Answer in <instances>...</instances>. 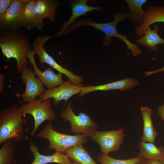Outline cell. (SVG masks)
Here are the masks:
<instances>
[{
  "label": "cell",
  "mask_w": 164,
  "mask_h": 164,
  "mask_svg": "<svg viewBox=\"0 0 164 164\" xmlns=\"http://www.w3.org/2000/svg\"><path fill=\"white\" fill-rule=\"evenodd\" d=\"M20 107L25 115L30 114L34 119V127L30 133L32 136H35L37 130L44 122L48 120L51 122L56 118V114L51 107L50 99H36L23 104Z\"/></svg>",
  "instance_id": "8992f818"
},
{
  "label": "cell",
  "mask_w": 164,
  "mask_h": 164,
  "mask_svg": "<svg viewBox=\"0 0 164 164\" xmlns=\"http://www.w3.org/2000/svg\"><path fill=\"white\" fill-rule=\"evenodd\" d=\"M0 47L8 60L12 58L16 60L18 73L21 72L23 69L27 66L26 54L30 49L27 38L13 35L5 36L0 38Z\"/></svg>",
  "instance_id": "3957f363"
},
{
  "label": "cell",
  "mask_w": 164,
  "mask_h": 164,
  "mask_svg": "<svg viewBox=\"0 0 164 164\" xmlns=\"http://www.w3.org/2000/svg\"><path fill=\"white\" fill-rule=\"evenodd\" d=\"M127 14L122 12L117 14H114L112 21L108 23H100L96 22L91 19H81L75 22L69 26L63 33L65 34L72 32L76 28L81 26L89 25L93 27L97 30L103 32L105 35L103 40V43L104 46L109 45L112 42L113 37L118 38L124 43L128 41L127 37L119 33L117 30V26L120 21L127 18Z\"/></svg>",
  "instance_id": "277c9868"
},
{
  "label": "cell",
  "mask_w": 164,
  "mask_h": 164,
  "mask_svg": "<svg viewBox=\"0 0 164 164\" xmlns=\"http://www.w3.org/2000/svg\"><path fill=\"white\" fill-rule=\"evenodd\" d=\"M129 10L127 18L138 26L143 22L145 14L142 8L143 5L147 2L146 0H126Z\"/></svg>",
  "instance_id": "44dd1931"
},
{
  "label": "cell",
  "mask_w": 164,
  "mask_h": 164,
  "mask_svg": "<svg viewBox=\"0 0 164 164\" xmlns=\"http://www.w3.org/2000/svg\"><path fill=\"white\" fill-rule=\"evenodd\" d=\"M143 160L145 164H164L163 162L156 160L144 159Z\"/></svg>",
  "instance_id": "f546056e"
},
{
  "label": "cell",
  "mask_w": 164,
  "mask_h": 164,
  "mask_svg": "<svg viewBox=\"0 0 164 164\" xmlns=\"http://www.w3.org/2000/svg\"><path fill=\"white\" fill-rule=\"evenodd\" d=\"M164 71V66L162 67L155 70L153 71H148L145 72L144 73L145 76L148 77L154 73L160 72H163Z\"/></svg>",
  "instance_id": "83f0119b"
},
{
  "label": "cell",
  "mask_w": 164,
  "mask_h": 164,
  "mask_svg": "<svg viewBox=\"0 0 164 164\" xmlns=\"http://www.w3.org/2000/svg\"><path fill=\"white\" fill-rule=\"evenodd\" d=\"M35 136L47 139L49 142V149L64 154L67 150L71 148L86 143L88 138L82 134L70 135L59 132L53 129L50 122Z\"/></svg>",
  "instance_id": "7a4b0ae2"
},
{
  "label": "cell",
  "mask_w": 164,
  "mask_h": 164,
  "mask_svg": "<svg viewBox=\"0 0 164 164\" xmlns=\"http://www.w3.org/2000/svg\"><path fill=\"white\" fill-rule=\"evenodd\" d=\"M135 164H145L143 159H141Z\"/></svg>",
  "instance_id": "4dcf8cb0"
},
{
  "label": "cell",
  "mask_w": 164,
  "mask_h": 164,
  "mask_svg": "<svg viewBox=\"0 0 164 164\" xmlns=\"http://www.w3.org/2000/svg\"><path fill=\"white\" fill-rule=\"evenodd\" d=\"M26 115L20 106L13 104L0 112V144L11 140L17 142L23 139V125L26 123Z\"/></svg>",
  "instance_id": "6da1fadb"
},
{
  "label": "cell",
  "mask_w": 164,
  "mask_h": 164,
  "mask_svg": "<svg viewBox=\"0 0 164 164\" xmlns=\"http://www.w3.org/2000/svg\"><path fill=\"white\" fill-rule=\"evenodd\" d=\"M35 53L34 50L29 49L26 54V57L33 66V70L43 85L47 89H51L60 85L63 82V74L60 73L56 74L51 67L41 71L37 67L35 60Z\"/></svg>",
  "instance_id": "7c38bea8"
},
{
  "label": "cell",
  "mask_w": 164,
  "mask_h": 164,
  "mask_svg": "<svg viewBox=\"0 0 164 164\" xmlns=\"http://www.w3.org/2000/svg\"><path fill=\"white\" fill-rule=\"evenodd\" d=\"M158 26L155 25L153 30L149 26L145 30L143 35L136 41L138 43L144 46L151 50H157V45L164 44V39L158 33Z\"/></svg>",
  "instance_id": "ffe728a7"
},
{
  "label": "cell",
  "mask_w": 164,
  "mask_h": 164,
  "mask_svg": "<svg viewBox=\"0 0 164 164\" xmlns=\"http://www.w3.org/2000/svg\"><path fill=\"white\" fill-rule=\"evenodd\" d=\"M125 135L124 129L121 128L111 131L97 130L90 138L99 145L102 153L109 154L119 151Z\"/></svg>",
  "instance_id": "ba28073f"
},
{
  "label": "cell",
  "mask_w": 164,
  "mask_h": 164,
  "mask_svg": "<svg viewBox=\"0 0 164 164\" xmlns=\"http://www.w3.org/2000/svg\"><path fill=\"white\" fill-rule=\"evenodd\" d=\"M13 1V0H0V19L3 16Z\"/></svg>",
  "instance_id": "484cf974"
},
{
  "label": "cell",
  "mask_w": 164,
  "mask_h": 164,
  "mask_svg": "<svg viewBox=\"0 0 164 164\" xmlns=\"http://www.w3.org/2000/svg\"><path fill=\"white\" fill-rule=\"evenodd\" d=\"M140 110L143 121V134L140 141L154 143L157 133L154 128L152 119V110L146 106L141 107Z\"/></svg>",
  "instance_id": "ac0fdd59"
},
{
  "label": "cell",
  "mask_w": 164,
  "mask_h": 164,
  "mask_svg": "<svg viewBox=\"0 0 164 164\" xmlns=\"http://www.w3.org/2000/svg\"><path fill=\"white\" fill-rule=\"evenodd\" d=\"M138 80L132 77H127L112 82L97 86L84 87L79 95L82 97L91 92L97 91H109L117 90L125 91L131 89L138 85Z\"/></svg>",
  "instance_id": "4fadbf2b"
},
{
  "label": "cell",
  "mask_w": 164,
  "mask_h": 164,
  "mask_svg": "<svg viewBox=\"0 0 164 164\" xmlns=\"http://www.w3.org/2000/svg\"><path fill=\"white\" fill-rule=\"evenodd\" d=\"M23 13L26 26L29 28H36L40 31L42 30L44 26L43 19L36 11V0H29L24 3Z\"/></svg>",
  "instance_id": "d6986e66"
},
{
  "label": "cell",
  "mask_w": 164,
  "mask_h": 164,
  "mask_svg": "<svg viewBox=\"0 0 164 164\" xmlns=\"http://www.w3.org/2000/svg\"><path fill=\"white\" fill-rule=\"evenodd\" d=\"M29 149L34 159L30 164H70L72 161L66 154L55 152L53 154L45 155L40 153L37 146L32 142L29 141Z\"/></svg>",
  "instance_id": "5bb4252c"
},
{
  "label": "cell",
  "mask_w": 164,
  "mask_h": 164,
  "mask_svg": "<svg viewBox=\"0 0 164 164\" xmlns=\"http://www.w3.org/2000/svg\"><path fill=\"white\" fill-rule=\"evenodd\" d=\"M49 39V36H43L38 37L33 43L34 50L38 54L40 63H46L59 72L64 74L68 78V81L74 84H79L84 80V77L74 74L69 70L58 64L46 52L43 45Z\"/></svg>",
  "instance_id": "52a82bcc"
},
{
  "label": "cell",
  "mask_w": 164,
  "mask_h": 164,
  "mask_svg": "<svg viewBox=\"0 0 164 164\" xmlns=\"http://www.w3.org/2000/svg\"><path fill=\"white\" fill-rule=\"evenodd\" d=\"M69 158L80 164H97L83 145L75 146L64 153Z\"/></svg>",
  "instance_id": "7402d4cb"
},
{
  "label": "cell",
  "mask_w": 164,
  "mask_h": 164,
  "mask_svg": "<svg viewBox=\"0 0 164 164\" xmlns=\"http://www.w3.org/2000/svg\"><path fill=\"white\" fill-rule=\"evenodd\" d=\"M24 5L21 0H13L3 16L0 19L1 25L8 29L26 26L23 13Z\"/></svg>",
  "instance_id": "8fae6325"
},
{
  "label": "cell",
  "mask_w": 164,
  "mask_h": 164,
  "mask_svg": "<svg viewBox=\"0 0 164 164\" xmlns=\"http://www.w3.org/2000/svg\"><path fill=\"white\" fill-rule=\"evenodd\" d=\"M145 11V14L143 23L135 29L136 34L141 37L143 35L146 28L152 24L159 22H164V6H149Z\"/></svg>",
  "instance_id": "2e32d148"
},
{
  "label": "cell",
  "mask_w": 164,
  "mask_h": 164,
  "mask_svg": "<svg viewBox=\"0 0 164 164\" xmlns=\"http://www.w3.org/2000/svg\"><path fill=\"white\" fill-rule=\"evenodd\" d=\"M89 1L88 0H76L71 1L70 5L72 8V12L69 20L65 23L62 29L53 36L63 35L67 27L73 24L75 20L80 16L92 11H101L103 10V8L101 6L93 7L88 5L87 3Z\"/></svg>",
  "instance_id": "9a60e30c"
},
{
  "label": "cell",
  "mask_w": 164,
  "mask_h": 164,
  "mask_svg": "<svg viewBox=\"0 0 164 164\" xmlns=\"http://www.w3.org/2000/svg\"><path fill=\"white\" fill-rule=\"evenodd\" d=\"M5 77L3 75L0 73V94H1L2 92L4 86V85Z\"/></svg>",
  "instance_id": "f1b7e54d"
},
{
  "label": "cell",
  "mask_w": 164,
  "mask_h": 164,
  "mask_svg": "<svg viewBox=\"0 0 164 164\" xmlns=\"http://www.w3.org/2000/svg\"><path fill=\"white\" fill-rule=\"evenodd\" d=\"M84 87L83 84H74L68 81L63 82L56 87L45 90L39 96V98L43 100L52 98L55 105H57L62 100H64L66 104L71 97L80 94Z\"/></svg>",
  "instance_id": "30bf717a"
},
{
  "label": "cell",
  "mask_w": 164,
  "mask_h": 164,
  "mask_svg": "<svg viewBox=\"0 0 164 164\" xmlns=\"http://www.w3.org/2000/svg\"><path fill=\"white\" fill-rule=\"evenodd\" d=\"M58 6V3L51 0H36V11L43 19L47 18L51 21H53Z\"/></svg>",
  "instance_id": "603a6c76"
},
{
  "label": "cell",
  "mask_w": 164,
  "mask_h": 164,
  "mask_svg": "<svg viewBox=\"0 0 164 164\" xmlns=\"http://www.w3.org/2000/svg\"><path fill=\"white\" fill-rule=\"evenodd\" d=\"M70 164H80L74 161H72L71 163Z\"/></svg>",
  "instance_id": "1f68e13d"
},
{
  "label": "cell",
  "mask_w": 164,
  "mask_h": 164,
  "mask_svg": "<svg viewBox=\"0 0 164 164\" xmlns=\"http://www.w3.org/2000/svg\"><path fill=\"white\" fill-rule=\"evenodd\" d=\"M57 164V163H52V164Z\"/></svg>",
  "instance_id": "836d02e7"
},
{
  "label": "cell",
  "mask_w": 164,
  "mask_h": 164,
  "mask_svg": "<svg viewBox=\"0 0 164 164\" xmlns=\"http://www.w3.org/2000/svg\"><path fill=\"white\" fill-rule=\"evenodd\" d=\"M158 114L160 119L164 121V104H162L157 109Z\"/></svg>",
  "instance_id": "4316f807"
},
{
  "label": "cell",
  "mask_w": 164,
  "mask_h": 164,
  "mask_svg": "<svg viewBox=\"0 0 164 164\" xmlns=\"http://www.w3.org/2000/svg\"><path fill=\"white\" fill-rule=\"evenodd\" d=\"M20 78L22 82L25 84L26 88L23 93L16 94V95L22 98L23 102L34 101L45 91L43 84L35 77V74L31 68H28L27 66L24 68L21 71Z\"/></svg>",
  "instance_id": "9c48e42d"
},
{
  "label": "cell",
  "mask_w": 164,
  "mask_h": 164,
  "mask_svg": "<svg viewBox=\"0 0 164 164\" xmlns=\"http://www.w3.org/2000/svg\"><path fill=\"white\" fill-rule=\"evenodd\" d=\"M141 159L137 157L125 159H117L108 154L103 153L99 154L97 157V161L101 164H135Z\"/></svg>",
  "instance_id": "d4e9b609"
},
{
  "label": "cell",
  "mask_w": 164,
  "mask_h": 164,
  "mask_svg": "<svg viewBox=\"0 0 164 164\" xmlns=\"http://www.w3.org/2000/svg\"><path fill=\"white\" fill-rule=\"evenodd\" d=\"M71 102L68 103L61 113V117L65 121H69L71 125L70 131L75 134L84 135L88 137L92 136L99 125L93 121L89 115L81 112L77 115L74 113Z\"/></svg>",
  "instance_id": "5b68a950"
},
{
  "label": "cell",
  "mask_w": 164,
  "mask_h": 164,
  "mask_svg": "<svg viewBox=\"0 0 164 164\" xmlns=\"http://www.w3.org/2000/svg\"><path fill=\"white\" fill-rule=\"evenodd\" d=\"M139 153L137 157L142 159L156 160L163 163L164 161V146L157 147L154 143L144 142L138 144Z\"/></svg>",
  "instance_id": "e0dca14e"
},
{
  "label": "cell",
  "mask_w": 164,
  "mask_h": 164,
  "mask_svg": "<svg viewBox=\"0 0 164 164\" xmlns=\"http://www.w3.org/2000/svg\"><path fill=\"white\" fill-rule=\"evenodd\" d=\"M163 163L164 164V161L163 162Z\"/></svg>",
  "instance_id": "e575fe53"
},
{
  "label": "cell",
  "mask_w": 164,
  "mask_h": 164,
  "mask_svg": "<svg viewBox=\"0 0 164 164\" xmlns=\"http://www.w3.org/2000/svg\"><path fill=\"white\" fill-rule=\"evenodd\" d=\"M14 141L9 140L4 142L0 149V164H12L16 146Z\"/></svg>",
  "instance_id": "cb8c5ba5"
},
{
  "label": "cell",
  "mask_w": 164,
  "mask_h": 164,
  "mask_svg": "<svg viewBox=\"0 0 164 164\" xmlns=\"http://www.w3.org/2000/svg\"><path fill=\"white\" fill-rule=\"evenodd\" d=\"M17 164V160H15L14 161L13 164Z\"/></svg>",
  "instance_id": "d6a6232c"
}]
</instances>
